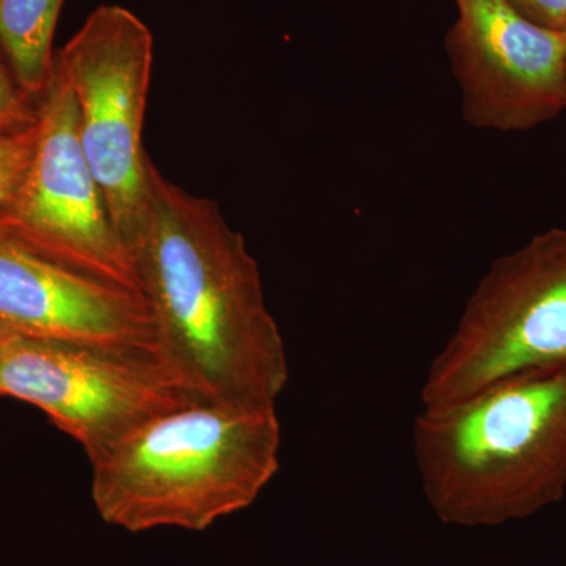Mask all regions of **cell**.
<instances>
[{"instance_id": "obj_1", "label": "cell", "mask_w": 566, "mask_h": 566, "mask_svg": "<svg viewBox=\"0 0 566 566\" xmlns=\"http://www.w3.org/2000/svg\"><path fill=\"white\" fill-rule=\"evenodd\" d=\"M164 359L200 400L275 408L290 379L259 263L218 203L148 169L132 248Z\"/></svg>"}, {"instance_id": "obj_2", "label": "cell", "mask_w": 566, "mask_h": 566, "mask_svg": "<svg viewBox=\"0 0 566 566\" xmlns=\"http://www.w3.org/2000/svg\"><path fill=\"white\" fill-rule=\"evenodd\" d=\"M412 453L442 523L499 526L557 504L566 493V363L422 409Z\"/></svg>"}, {"instance_id": "obj_3", "label": "cell", "mask_w": 566, "mask_h": 566, "mask_svg": "<svg viewBox=\"0 0 566 566\" xmlns=\"http://www.w3.org/2000/svg\"><path fill=\"white\" fill-rule=\"evenodd\" d=\"M281 446L277 408L192 401L93 458L92 501L104 523L133 534L203 532L259 499L281 468Z\"/></svg>"}, {"instance_id": "obj_4", "label": "cell", "mask_w": 566, "mask_h": 566, "mask_svg": "<svg viewBox=\"0 0 566 566\" xmlns=\"http://www.w3.org/2000/svg\"><path fill=\"white\" fill-rule=\"evenodd\" d=\"M566 363V229L499 256L469 296L424 376L422 409L455 405L495 382Z\"/></svg>"}, {"instance_id": "obj_5", "label": "cell", "mask_w": 566, "mask_h": 566, "mask_svg": "<svg viewBox=\"0 0 566 566\" xmlns=\"http://www.w3.org/2000/svg\"><path fill=\"white\" fill-rule=\"evenodd\" d=\"M0 395L41 409L88 461L153 417L199 401L159 354L32 337H0Z\"/></svg>"}, {"instance_id": "obj_6", "label": "cell", "mask_w": 566, "mask_h": 566, "mask_svg": "<svg viewBox=\"0 0 566 566\" xmlns=\"http://www.w3.org/2000/svg\"><path fill=\"white\" fill-rule=\"evenodd\" d=\"M151 66L150 29L118 6L93 11L54 61L76 104L82 150L128 251L147 211L151 159L142 133Z\"/></svg>"}, {"instance_id": "obj_7", "label": "cell", "mask_w": 566, "mask_h": 566, "mask_svg": "<svg viewBox=\"0 0 566 566\" xmlns=\"http://www.w3.org/2000/svg\"><path fill=\"white\" fill-rule=\"evenodd\" d=\"M0 229L82 273L142 293L132 253L115 229L80 137L69 85L52 74L39 102V140Z\"/></svg>"}, {"instance_id": "obj_8", "label": "cell", "mask_w": 566, "mask_h": 566, "mask_svg": "<svg viewBox=\"0 0 566 566\" xmlns=\"http://www.w3.org/2000/svg\"><path fill=\"white\" fill-rule=\"evenodd\" d=\"M447 54L464 120L527 132L566 111V35L521 17L505 0H455Z\"/></svg>"}, {"instance_id": "obj_9", "label": "cell", "mask_w": 566, "mask_h": 566, "mask_svg": "<svg viewBox=\"0 0 566 566\" xmlns=\"http://www.w3.org/2000/svg\"><path fill=\"white\" fill-rule=\"evenodd\" d=\"M0 323L32 337L164 357L144 293L74 270L2 229Z\"/></svg>"}, {"instance_id": "obj_10", "label": "cell", "mask_w": 566, "mask_h": 566, "mask_svg": "<svg viewBox=\"0 0 566 566\" xmlns=\"http://www.w3.org/2000/svg\"><path fill=\"white\" fill-rule=\"evenodd\" d=\"M65 0H0V52L14 80L40 102L54 74L55 28Z\"/></svg>"}, {"instance_id": "obj_11", "label": "cell", "mask_w": 566, "mask_h": 566, "mask_svg": "<svg viewBox=\"0 0 566 566\" xmlns=\"http://www.w3.org/2000/svg\"><path fill=\"white\" fill-rule=\"evenodd\" d=\"M39 140V122L21 132L0 134V214L28 172Z\"/></svg>"}, {"instance_id": "obj_12", "label": "cell", "mask_w": 566, "mask_h": 566, "mask_svg": "<svg viewBox=\"0 0 566 566\" xmlns=\"http://www.w3.org/2000/svg\"><path fill=\"white\" fill-rule=\"evenodd\" d=\"M39 122V102L14 80L0 52V134L21 132Z\"/></svg>"}, {"instance_id": "obj_13", "label": "cell", "mask_w": 566, "mask_h": 566, "mask_svg": "<svg viewBox=\"0 0 566 566\" xmlns=\"http://www.w3.org/2000/svg\"><path fill=\"white\" fill-rule=\"evenodd\" d=\"M521 17L553 31L566 28V0H505Z\"/></svg>"}, {"instance_id": "obj_14", "label": "cell", "mask_w": 566, "mask_h": 566, "mask_svg": "<svg viewBox=\"0 0 566 566\" xmlns=\"http://www.w3.org/2000/svg\"><path fill=\"white\" fill-rule=\"evenodd\" d=\"M9 331V327L6 326V324L0 323V337H2L3 334Z\"/></svg>"}, {"instance_id": "obj_15", "label": "cell", "mask_w": 566, "mask_h": 566, "mask_svg": "<svg viewBox=\"0 0 566 566\" xmlns=\"http://www.w3.org/2000/svg\"><path fill=\"white\" fill-rule=\"evenodd\" d=\"M564 32H565V35H566V28H565V31H564Z\"/></svg>"}]
</instances>
